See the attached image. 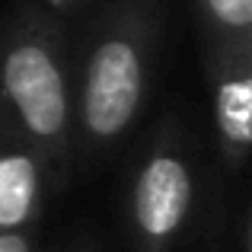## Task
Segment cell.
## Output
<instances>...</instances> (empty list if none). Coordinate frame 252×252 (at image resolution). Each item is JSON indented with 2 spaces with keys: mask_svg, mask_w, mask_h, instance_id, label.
<instances>
[{
  "mask_svg": "<svg viewBox=\"0 0 252 252\" xmlns=\"http://www.w3.org/2000/svg\"><path fill=\"white\" fill-rule=\"evenodd\" d=\"M48 10H55L58 16H64V19H70V23H77V19L83 16L86 10H90L96 0H42Z\"/></svg>",
  "mask_w": 252,
  "mask_h": 252,
  "instance_id": "obj_9",
  "label": "cell"
},
{
  "mask_svg": "<svg viewBox=\"0 0 252 252\" xmlns=\"http://www.w3.org/2000/svg\"><path fill=\"white\" fill-rule=\"evenodd\" d=\"M198 48L214 125V172L233 182L252 150V38H214Z\"/></svg>",
  "mask_w": 252,
  "mask_h": 252,
  "instance_id": "obj_4",
  "label": "cell"
},
{
  "mask_svg": "<svg viewBox=\"0 0 252 252\" xmlns=\"http://www.w3.org/2000/svg\"><path fill=\"white\" fill-rule=\"evenodd\" d=\"M74 35V163L96 169L137 137L154 99L166 0H96Z\"/></svg>",
  "mask_w": 252,
  "mask_h": 252,
  "instance_id": "obj_1",
  "label": "cell"
},
{
  "mask_svg": "<svg viewBox=\"0 0 252 252\" xmlns=\"http://www.w3.org/2000/svg\"><path fill=\"white\" fill-rule=\"evenodd\" d=\"M61 252H109V246H105V240L96 236L93 230H83V233L70 236V240L61 246Z\"/></svg>",
  "mask_w": 252,
  "mask_h": 252,
  "instance_id": "obj_8",
  "label": "cell"
},
{
  "mask_svg": "<svg viewBox=\"0 0 252 252\" xmlns=\"http://www.w3.org/2000/svg\"><path fill=\"white\" fill-rule=\"evenodd\" d=\"M67 189L42 147L0 105V233L35 230L51 198Z\"/></svg>",
  "mask_w": 252,
  "mask_h": 252,
  "instance_id": "obj_5",
  "label": "cell"
},
{
  "mask_svg": "<svg viewBox=\"0 0 252 252\" xmlns=\"http://www.w3.org/2000/svg\"><path fill=\"white\" fill-rule=\"evenodd\" d=\"M74 29L42 0H16L0 19V105L48 154L67 185L74 163Z\"/></svg>",
  "mask_w": 252,
  "mask_h": 252,
  "instance_id": "obj_3",
  "label": "cell"
},
{
  "mask_svg": "<svg viewBox=\"0 0 252 252\" xmlns=\"http://www.w3.org/2000/svg\"><path fill=\"white\" fill-rule=\"evenodd\" d=\"M198 42L252 38V0H191Z\"/></svg>",
  "mask_w": 252,
  "mask_h": 252,
  "instance_id": "obj_6",
  "label": "cell"
},
{
  "mask_svg": "<svg viewBox=\"0 0 252 252\" xmlns=\"http://www.w3.org/2000/svg\"><path fill=\"white\" fill-rule=\"evenodd\" d=\"M0 252H42V236L35 230H10L0 233Z\"/></svg>",
  "mask_w": 252,
  "mask_h": 252,
  "instance_id": "obj_7",
  "label": "cell"
},
{
  "mask_svg": "<svg viewBox=\"0 0 252 252\" xmlns=\"http://www.w3.org/2000/svg\"><path fill=\"white\" fill-rule=\"evenodd\" d=\"M217 179L201 144L176 109H166L131 150L122 185L128 252H189L214 214Z\"/></svg>",
  "mask_w": 252,
  "mask_h": 252,
  "instance_id": "obj_2",
  "label": "cell"
}]
</instances>
